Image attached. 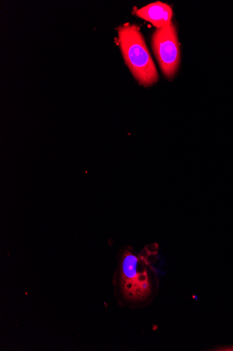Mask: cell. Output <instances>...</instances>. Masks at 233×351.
Instances as JSON below:
<instances>
[{"instance_id": "6da1fadb", "label": "cell", "mask_w": 233, "mask_h": 351, "mask_svg": "<svg viewBox=\"0 0 233 351\" xmlns=\"http://www.w3.org/2000/svg\"><path fill=\"white\" fill-rule=\"evenodd\" d=\"M158 248H146L140 253L129 246L122 248L113 279L116 302L122 307L138 309L150 306L160 289L155 263Z\"/></svg>"}, {"instance_id": "7a4b0ae2", "label": "cell", "mask_w": 233, "mask_h": 351, "mask_svg": "<svg viewBox=\"0 0 233 351\" xmlns=\"http://www.w3.org/2000/svg\"><path fill=\"white\" fill-rule=\"evenodd\" d=\"M118 34L123 58L132 75L144 86L156 83L159 74L139 27L126 23L118 28Z\"/></svg>"}, {"instance_id": "3957f363", "label": "cell", "mask_w": 233, "mask_h": 351, "mask_svg": "<svg viewBox=\"0 0 233 351\" xmlns=\"http://www.w3.org/2000/svg\"><path fill=\"white\" fill-rule=\"evenodd\" d=\"M152 46L163 74L172 79L176 75L180 63V44L173 21L154 32Z\"/></svg>"}, {"instance_id": "277c9868", "label": "cell", "mask_w": 233, "mask_h": 351, "mask_svg": "<svg viewBox=\"0 0 233 351\" xmlns=\"http://www.w3.org/2000/svg\"><path fill=\"white\" fill-rule=\"evenodd\" d=\"M135 14L158 29L172 22L173 10L167 4L156 2L136 10Z\"/></svg>"}]
</instances>
